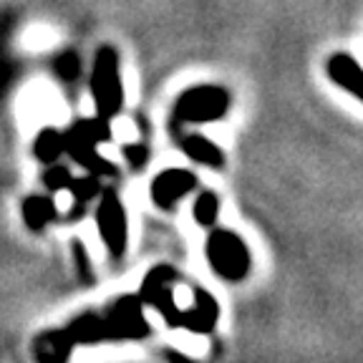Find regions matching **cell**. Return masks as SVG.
I'll use <instances>...</instances> for the list:
<instances>
[{
    "label": "cell",
    "mask_w": 363,
    "mask_h": 363,
    "mask_svg": "<svg viewBox=\"0 0 363 363\" xmlns=\"http://www.w3.org/2000/svg\"><path fill=\"white\" fill-rule=\"evenodd\" d=\"M220 318V306L207 290H194V306L182 311V328L192 333H210Z\"/></svg>",
    "instance_id": "cell-9"
},
{
    "label": "cell",
    "mask_w": 363,
    "mask_h": 363,
    "mask_svg": "<svg viewBox=\"0 0 363 363\" xmlns=\"http://www.w3.org/2000/svg\"><path fill=\"white\" fill-rule=\"evenodd\" d=\"M325 68H328V76L340 89H346L348 94H353V96L363 101V68L358 66L356 58L348 56V53H333Z\"/></svg>",
    "instance_id": "cell-10"
},
{
    "label": "cell",
    "mask_w": 363,
    "mask_h": 363,
    "mask_svg": "<svg viewBox=\"0 0 363 363\" xmlns=\"http://www.w3.org/2000/svg\"><path fill=\"white\" fill-rule=\"evenodd\" d=\"M174 270L167 265H159L149 272L139 290V298L154 308L159 315L164 318L167 325L172 328H182V308L174 303V293H172V283H174Z\"/></svg>",
    "instance_id": "cell-6"
},
{
    "label": "cell",
    "mask_w": 363,
    "mask_h": 363,
    "mask_svg": "<svg viewBox=\"0 0 363 363\" xmlns=\"http://www.w3.org/2000/svg\"><path fill=\"white\" fill-rule=\"evenodd\" d=\"M33 152L40 162H45V164L58 162L61 154H66V147H63V134L56 129H43L38 136H35Z\"/></svg>",
    "instance_id": "cell-13"
},
{
    "label": "cell",
    "mask_w": 363,
    "mask_h": 363,
    "mask_svg": "<svg viewBox=\"0 0 363 363\" xmlns=\"http://www.w3.org/2000/svg\"><path fill=\"white\" fill-rule=\"evenodd\" d=\"M111 139V126L108 119H79L71 129L63 134V147L66 154L74 157V162H79L84 169H89L91 174H113V164L108 159L99 157L96 147Z\"/></svg>",
    "instance_id": "cell-1"
},
{
    "label": "cell",
    "mask_w": 363,
    "mask_h": 363,
    "mask_svg": "<svg viewBox=\"0 0 363 363\" xmlns=\"http://www.w3.org/2000/svg\"><path fill=\"white\" fill-rule=\"evenodd\" d=\"M217 215H220V199L215 192H202L194 202V220L199 227H210L215 225Z\"/></svg>",
    "instance_id": "cell-14"
},
{
    "label": "cell",
    "mask_w": 363,
    "mask_h": 363,
    "mask_svg": "<svg viewBox=\"0 0 363 363\" xmlns=\"http://www.w3.org/2000/svg\"><path fill=\"white\" fill-rule=\"evenodd\" d=\"M124 154L129 157V162H131V167H134V169H142V167L147 164V149H144L142 144L126 147V149H124Z\"/></svg>",
    "instance_id": "cell-18"
},
{
    "label": "cell",
    "mask_w": 363,
    "mask_h": 363,
    "mask_svg": "<svg viewBox=\"0 0 363 363\" xmlns=\"http://www.w3.org/2000/svg\"><path fill=\"white\" fill-rule=\"evenodd\" d=\"M207 260L220 278L238 283L250 272V250L230 230H217L207 240Z\"/></svg>",
    "instance_id": "cell-4"
},
{
    "label": "cell",
    "mask_w": 363,
    "mask_h": 363,
    "mask_svg": "<svg viewBox=\"0 0 363 363\" xmlns=\"http://www.w3.org/2000/svg\"><path fill=\"white\" fill-rule=\"evenodd\" d=\"M45 187L48 189H53V192H58V189H68V184H71V179H74V177H71V172L66 169V167H51V169L45 172Z\"/></svg>",
    "instance_id": "cell-17"
},
{
    "label": "cell",
    "mask_w": 363,
    "mask_h": 363,
    "mask_svg": "<svg viewBox=\"0 0 363 363\" xmlns=\"http://www.w3.org/2000/svg\"><path fill=\"white\" fill-rule=\"evenodd\" d=\"M101 320L104 330H106V340H129L149 335V325L142 313V298H134V295L113 301L101 313Z\"/></svg>",
    "instance_id": "cell-5"
},
{
    "label": "cell",
    "mask_w": 363,
    "mask_h": 363,
    "mask_svg": "<svg viewBox=\"0 0 363 363\" xmlns=\"http://www.w3.org/2000/svg\"><path fill=\"white\" fill-rule=\"evenodd\" d=\"M91 96L101 119H113L124 106V86L119 76V56L111 45L96 51L94 71H91Z\"/></svg>",
    "instance_id": "cell-2"
},
{
    "label": "cell",
    "mask_w": 363,
    "mask_h": 363,
    "mask_svg": "<svg viewBox=\"0 0 363 363\" xmlns=\"http://www.w3.org/2000/svg\"><path fill=\"white\" fill-rule=\"evenodd\" d=\"M74 250H76V260H79V270L84 272V278H86V280H91V265H89V255H86L84 245H79V240H76Z\"/></svg>",
    "instance_id": "cell-19"
},
{
    "label": "cell",
    "mask_w": 363,
    "mask_h": 363,
    "mask_svg": "<svg viewBox=\"0 0 363 363\" xmlns=\"http://www.w3.org/2000/svg\"><path fill=\"white\" fill-rule=\"evenodd\" d=\"M167 356H169V358H172V361H174V363H192V361H189L187 356H179V353H174V351H169V353H167Z\"/></svg>",
    "instance_id": "cell-20"
},
{
    "label": "cell",
    "mask_w": 363,
    "mask_h": 363,
    "mask_svg": "<svg viewBox=\"0 0 363 363\" xmlns=\"http://www.w3.org/2000/svg\"><path fill=\"white\" fill-rule=\"evenodd\" d=\"M197 187V177L187 169H167L154 177L152 182V199L162 210H172L177 199L189 194Z\"/></svg>",
    "instance_id": "cell-8"
},
{
    "label": "cell",
    "mask_w": 363,
    "mask_h": 363,
    "mask_svg": "<svg viewBox=\"0 0 363 363\" xmlns=\"http://www.w3.org/2000/svg\"><path fill=\"white\" fill-rule=\"evenodd\" d=\"M56 74L61 76V79L66 81V84H71V81L79 79V74H81V61H79V56H76L74 51L61 53V56L56 58Z\"/></svg>",
    "instance_id": "cell-16"
},
{
    "label": "cell",
    "mask_w": 363,
    "mask_h": 363,
    "mask_svg": "<svg viewBox=\"0 0 363 363\" xmlns=\"http://www.w3.org/2000/svg\"><path fill=\"white\" fill-rule=\"evenodd\" d=\"M99 233H101L104 242H106L108 252L113 257H121L126 250V238H129V225H126V212L124 204L113 192H104L101 204L96 212Z\"/></svg>",
    "instance_id": "cell-7"
},
{
    "label": "cell",
    "mask_w": 363,
    "mask_h": 363,
    "mask_svg": "<svg viewBox=\"0 0 363 363\" xmlns=\"http://www.w3.org/2000/svg\"><path fill=\"white\" fill-rule=\"evenodd\" d=\"M182 152L187 154L192 162L204 167H212V169H220L225 164V154L222 149L217 147L215 142H210L207 136H199V134H189L182 139Z\"/></svg>",
    "instance_id": "cell-11"
},
{
    "label": "cell",
    "mask_w": 363,
    "mask_h": 363,
    "mask_svg": "<svg viewBox=\"0 0 363 363\" xmlns=\"http://www.w3.org/2000/svg\"><path fill=\"white\" fill-rule=\"evenodd\" d=\"M68 189H71V194H74L76 212H79V210H84V204L89 202V199H94L99 192H101V184H99L96 174H94V177H84V179H71Z\"/></svg>",
    "instance_id": "cell-15"
},
{
    "label": "cell",
    "mask_w": 363,
    "mask_h": 363,
    "mask_svg": "<svg viewBox=\"0 0 363 363\" xmlns=\"http://www.w3.org/2000/svg\"><path fill=\"white\" fill-rule=\"evenodd\" d=\"M230 108V94L222 86H194L177 99L174 121L182 124H210L222 119Z\"/></svg>",
    "instance_id": "cell-3"
},
{
    "label": "cell",
    "mask_w": 363,
    "mask_h": 363,
    "mask_svg": "<svg viewBox=\"0 0 363 363\" xmlns=\"http://www.w3.org/2000/svg\"><path fill=\"white\" fill-rule=\"evenodd\" d=\"M56 217V204L48 197H28L23 202V220L30 230H43Z\"/></svg>",
    "instance_id": "cell-12"
}]
</instances>
